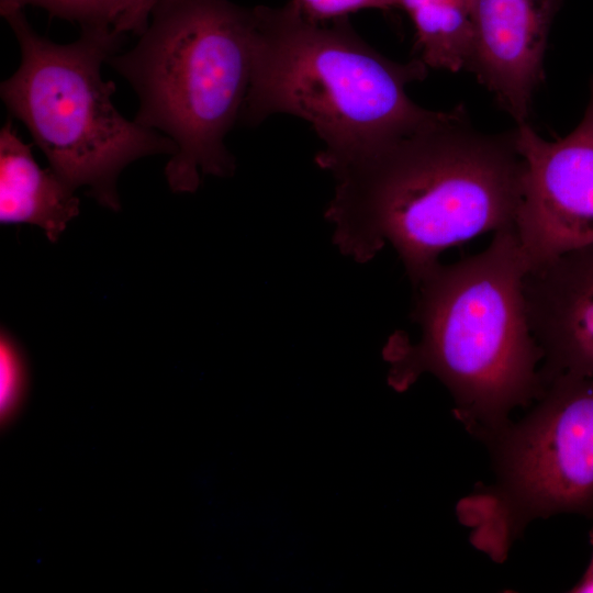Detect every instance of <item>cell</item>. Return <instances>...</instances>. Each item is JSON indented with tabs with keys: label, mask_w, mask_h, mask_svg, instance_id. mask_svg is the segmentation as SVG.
<instances>
[{
	"label": "cell",
	"mask_w": 593,
	"mask_h": 593,
	"mask_svg": "<svg viewBox=\"0 0 593 593\" xmlns=\"http://www.w3.org/2000/svg\"><path fill=\"white\" fill-rule=\"evenodd\" d=\"M332 174L325 217L338 250L365 264L389 243L416 286L446 249L514 225L524 161L515 128L478 131L459 105Z\"/></svg>",
	"instance_id": "1"
},
{
	"label": "cell",
	"mask_w": 593,
	"mask_h": 593,
	"mask_svg": "<svg viewBox=\"0 0 593 593\" xmlns=\"http://www.w3.org/2000/svg\"><path fill=\"white\" fill-rule=\"evenodd\" d=\"M527 269L514 225L494 232L482 251L435 266L415 286L419 339L395 333L383 348L389 384L404 391L432 373L468 430L486 443L496 436L544 388L523 292Z\"/></svg>",
	"instance_id": "2"
},
{
	"label": "cell",
	"mask_w": 593,
	"mask_h": 593,
	"mask_svg": "<svg viewBox=\"0 0 593 593\" xmlns=\"http://www.w3.org/2000/svg\"><path fill=\"white\" fill-rule=\"evenodd\" d=\"M250 82L240 122L257 125L284 113L306 121L323 141L316 164L347 161L429 126L446 111L413 102L406 88L423 80L419 59L400 63L371 47L348 18L318 23L289 1L254 8Z\"/></svg>",
	"instance_id": "3"
},
{
	"label": "cell",
	"mask_w": 593,
	"mask_h": 593,
	"mask_svg": "<svg viewBox=\"0 0 593 593\" xmlns=\"http://www.w3.org/2000/svg\"><path fill=\"white\" fill-rule=\"evenodd\" d=\"M131 51L107 64L135 90V121L177 146L165 176L194 192L200 172L231 176L224 139L239 121L251 75L254 8L230 0H161Z\"/></svg>",
	"instance_id": "4"
},
{
	"label": "cell",
	"mask_w": 593,
	"mask_h": 593,
	"mask_svg": "<svg viewBox=\"0 0 593 593\" xmlns=\"http://www.w3.org/2000/svg\"><path fill=\"white\" fill-rule=\"evenodd\" d=\"M4 19L21 49L19 68L0 85L9 113L66 183L85 186L101 205L120 210L123 168L144 156L177 153L169 137L125 119L112 102L115 87L102 79L101 65L115 54L122 34L112 26L88 27L77 41L56 44L32 29L23 10Z\"/></svg>",
	"instance_id": "5"
},
{
	"label": "cell",
	"mask_w": 593,
	"mask_h": 593,
	"mask_svg": "<svg viewBox=\"0 0 593 593\" xmlns=\"http://www.w3.org/2000/svg\"><path fill=\"white\" fill-rule=\"evenodd\" d=\"M532 411L488 441L495 482L462 502L473 544L500 558L535 518L593 517V377L544 379Z\"/></svg>",
	"instance_id": "6"
},
{
	"label": "cell",
	"mask_w": 593,
	"mask_h": 593,
	"mask_svg": "<svg viewBox=\"0 0 593 593\" xmlns=\"http://www.w3.org/2000/svg\"><path fill=\"white\" fill-rule=\"evenodd\" d=\"M515 134L524 177L514 226L530 268L593 242V80L570 134L550 142L527 122Z\"/></svg>",
	"instance_id": "7"
},
{
	"label": "cell",
	"mask_w": 593,
	"mask_h": 593,
	"mask_svg": "<svg viewBox=\"0 0 593 593\" xmlns=\"http://www.w3.org/2000/svg\"><path fill=\"white\" fill-rule=\"evenodd\" d=\"M469 69L517 122H527L542 80L548 34L561 0H470Z\"/></svg>",
	"instance_id": "8"
},
{
	"label": "cell",
	"mask_w": 593,
	"mask_h": 593,
	"mask_svg": "<svg viewBox=\"0 0 593 593\" xmlns=\"http://www.w3.org/2000/svg\"><path fill=\"white\" fill-rule=\"evenodd\" d=\"M523 292L542 379L593 377V242L528 268Z\"/></svg>",
	"instance_id": "9"
},
{
	"label": "cell",
	"mask_w": 593,
	"mask_h": 593,
	"mask_svg": "<svg viewBox=\"0 0 593 593\" xmlns=\"http://www.w3.org/2000/svg\"><path fill=\"white\" fill-rule=\"evenodd\" d=\"M78 213L75 189L38 166L8 121L0 131V222L36 225L55 243Z\"/></svg>",
	"instance_id": "10"
},
{
	"label": "cell",
	"mask_w": 593,
	"mask_h": 593,
	"mask_svg": "<svg viewBox=\"0 0 593 593\" xmlns=\"http://www.w3.org/2000/svg\"><path fill=\"white\" fill-rule=\"evenodd\" d=\"M410 18L419 59L427 68H469L473 48L470 0H398Z\"/></svg>",
	"instance_id": "11"
},
{
	"label": "cell",
	"mask_w": 593,
	"mask_h": 593,
	"mask_svg": "<svg viewBox=\"0 0 593 593\" xmlns=\"http://www.w3.org/2000/svg\"><path fill=\"white\" fill-rule=\"evenodd\" d=\"M122 4L123 0H0V13L4 18L34 5L53 16L77 22L81 29L113 27Z\"/></svg>",
	"instance_id": "12"
},
{
	"label": "cell",
	"mask_w": 593,
	"mask_h": 593,
	"mask_svg": "<svg viewBox=\"0 0 593 593\" xmlns=\"http://www.w3.org/2000/svg\"><path fill=\"white\" fill-rule=\"evenodd\" d=\"M0 417L1 424L5 425L24 404L29 390V370L21 348L3 329L0 340Z\"/></svg>",
	"instance_id": "13"
},
{
	"label": "cell",
	"mask_w": 593,
	"mask_h": 593,
	"mask_svg": "<svg viewBox=\"0 0 593 593\" xmlns=\"http://www.w3.org/2000/svg\"><path fill=\"white\" fill-rule=\"evenodd\" d=\"M290 2L304 18L318 23L348 18L362 10L398 8V0H290Z\"/></svg>",
	"instance_id": "14"
},
{
	"label": "cell",
	"mask_w": 593,
	"mask_h": 593,
	"mask_svg": "<svg viewBox=\"0 0 593 593\" xmlns=\"http://www.w3.org/2000/svg\"><path fill=\"white\" fill-rule=\"evenodd\" d=\"M161 0H123L119 18L113 30L123 34L132 32L141 35L148 25L153 9Z\"/></svg>",
	"instance_id": "15"
},
{
	"label": "cell",
	"mask_w": 593,
	"mask_h": 593,
	"mask_svg": "<svg viewBox=\"0 0 593 593\" xmlns=\"http://www.w3.org/2000/svg\"><path fill=\"white\" fill-rule=\"evenodd\" d=\"M592 557L581 580L572 588L571 592H593V529L590 532Z\"/></svg>",
	"instance_id": "16"
}]
</instances>
